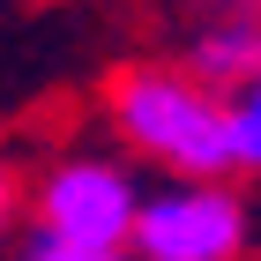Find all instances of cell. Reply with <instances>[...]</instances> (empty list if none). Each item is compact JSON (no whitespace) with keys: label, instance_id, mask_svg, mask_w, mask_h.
Listing matches in <instances>:
<instances>
[{"label":"cell","instance_id":"1","mask_svg":"<svg viewBox=\"0 0 261 261\" xmlns=\"http://www.w3.org/2000/svg\"><path fill=\"white\" fill-rule=\"evenodd\" d=\"M105 112H112V127H120L127 149L149 157V164H164L172 179H231L239 172L224 90L194 82L187 67H164V60L120 67L112 90H105Z\"/></svg>","mask_w":261,"mask_h":261},{"label":"cell","instance_id":"2","mask_svg":"<svg viewBox=\"0 0 261 261\" xmlns=\"http://www.w3.org/2000/svg\"><path fill=\"white\" fill-rule=\"evenodd\" d=\"M254 209L231 179H172L157 194H142L127 254L135 261H239Z\"/></svg>","mask_w":261,"mask_h":261},{"label":"cell","instance_id":"3","mask_svg":"<svg viewBox=\"0 0 261 261\" xmlns=\"http://www.w3.org/2000/svg\"><path fill=\"white\" fill-rule=\"evenodd\" d=\"M142 187L120 157H60L38 179V231L75 246H127Z\"/></svg>","mask_w":261,"mask_h":261},{"label":"cell","instance_id":"4","mask_svg":"<svg viewBox=\"0 0 261 261\" xmlns=\"http://www.w3.org/2000/svg\"><path fill=\"white\" fill-rule=\"evenodd\" d=\"M187 75L231 97V90L254 75V22H201L194 45H187Z\"/></svg>","mask_w":261,"mask_h":261},{"label":"cell","instance_id":"5","mask_svg":"<svg viewBox=\"0 0 261 261\" xmlns=\"http://www.w3.org/2000/svg\"><path fill=\"white\" fill-rule=\"evenodd\" d=\"M224 112H231V157H239V172H261V67L224 97Z\"/></svg>","mask_w":261,"mask_h":261},{"label":"cell","instance_id":"6","mask_svg":"<svg viewBox=\"0 0 261 261\" xmlns=\"http://www.w3.org/2000/svg\"><path fill=\"white\" fill-rule=\"evenodd\" d=\"M15 261H135L127 246H75V239H53V231H30Z\"/></svg>","mask_w":261,"mask_h":261},{"label":"cell","instance_id":"7","mask_svg":"<svg viewBox=\"0 0 261 261\" xmlns=\"http://www.w3.org/2000/svg\"><path fill=\"white\" fill-rule=\"evenodd\" d=\"M15 209H22V187H15V172H8V164H0V231H8V224H15Z\"/></svg>","mask_w":261,"mask_h":261},{"label":"cell","instance_id":"8","mask_svg":"<svg viewBox=\"0 0 261 261\" xmlns=\"http://www.w3.org/2000/svg\"><path fill=\"white\" fill-rule=\"evenodd\" d=\"M254 67H261V8H254Z\"/></svg>","mask_w":261,"mask_h":261}]
</instances>
